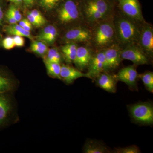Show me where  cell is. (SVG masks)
<instances>
[{
    "instance_id": "cell-1",
    "label": "cell",
    "mask_w": 153,
    "mask_h": 153,
    "mask_svg": "<svg viewBox=\"0 0 153 153\" xmlns=\"http://www.w3.org/2000/svg\"><path fill=\"white\" fill-rule=\"evenodd\" d=\"M113 21L117 44L120 47L136 44L143 22H137L121 14L119 11L113 15Z\"/></svg>"
},
{
    "instance_id": "cell-2",
    "label": "cell",
    "mask_w": 153,
    "mask_h": 153,
    "mask_svg": "<svg viewBox=\"0 0 153 153\" xmlns=\"http://www.w3.org/2000/svg\"><path fill=\"white\" fill-rule=\"evenodd\" d=\"M91 38L88 45L95 51L104 50L117 43L113 16L91 27Z\"/></svg>"
},
{
    "instance_id": "cell-3",
    "label": "cell",
    "mask_w": 153,
    "mask_h": 153,
    "mask_svg": "<svg viewBox=\"0 0 153 153\" xmlns=\"http://www.w3.org/2000/svg\"><path fill=\"white\" fill-rule=\"evenodd\" d=\"M81 9L85 24L90 27L112 16L114 12L108 0H85Z\"/></svg>"
},
{
    "instance_id": "cell-4",
    "label": "cell",
    "mask_w": 153,
    "mask_h": 153,
    "mask_svg": "<svg viewBox=\"0 0 153 153\" xmlns=\"http://www.w3.org/2000/svg\"><path fill=\"white\" fill-rule=\"evenodd\" d=\"M57 18L63 25L80 22L85 24L82 9L73 0H66L57 12Z\"/></svg>"
},
{
    "instance_id": "cell-5",
    "label": "cell",
    "mask_w": 153,
    "mask_h": 153,
    "mask_svg": "<svg viewBox=\"0 0 153 153\" xmlns=\"http://www.w3.org/2000/svg\"><path fill=\"white\" fill-rule=\"evenodd\" d=\"M136 45L150 59L153 56V27L149 23L145 21L141 29Z\"/></svg>"
},
{
    "instance_id": "cell-6",
    "label": "cell",
    "mask_w": 153,
    "mask_h": 153,
    "mask_svg": "<svg viewBox=\"0 0 153 153\" xmlns=\"http://www.w3.org/2000/svg\"><path fill=\"white\" fill-rule=\"evenodd\" d=\"M130 112L133 119L144 124H152L153 123V107L147 102H140L131 105Z\"/></svg>"
},
{
    "instance_id": "cell-7",
    "label": "cell",
    "mask_w": 153,
    "mask_h": 153,
    "mask_svg": "<svg viewBox=\"0 0 153 153\" xmlns=\"http://www.w3.org/2000/svg\"><path fill=\"white\" fill-rule=\"evenodd\" d=\"M91 38V29L86 24H82L67 30L63 36L66 43H86L89 44Z\"/></svg>"
},
{
    "instance_id": "cell-8",
    "label": "cell",
    "mask_w": 153,
    "mask_h": 153,
    "mask_svg": "<svg viewBox=\"0 0 153 153\" xmlns=\"http://www.w3.org/2000/svg\"><path fill=\"white\" fill-rule=\"evenodd\" d=\"M120 48L122 60H130L135 66L149 63L151 59L136 44H129Z\"/></svg>"
},
{
    "instance_id": "cell-9",
    "label": "cell",
    "mask_w": 153,
    "mask_h": 153,
    "mask_svg": "<svg viewBox=\"0 0 153 153\" xmlns=\"http://www.w3.org/2000/svg\"><path fill=\"white\" fill-rule=\"evenodd\" d=\"M119 12L129 19L143 22L145 20L143 16L141 7L138 0H117Z\"/></svg>"
},
{
    "instance_id": "cell-10",
    "label": "cell",
    "mask_w": 153,
    "mask_h": 153,
    "mask_svg": "<svg viewBox=\"0 0 153 153\" xmlns=\"http://www.w3.org/2000/svg\"><path fill=\"white\" fill-rule=\"evenodd\" d=\"M121 48L117 43L113 44L104 49L105 65L104 71H112L117 68L121 62Z\"/></svg>"
},
{
    "instance_id": "cell-11",
    "label": "cell",
    "mask_w": 153,
    "mask_h": 153,
    "mask_svg": "<svg viewBox=\"0 0 153 153\" xmlns=\"http://www.w3.org/2000/svg\"><path fill=\"white\" fill-rule=\"evenodd\" d=\"M104 65V50L95 51V53H93L87 68V73L90 79H95L99 74L103 72Z\"/></svg>"
},
{
    "instance_id": "cell-12",
    "label": "cell",
    "mask_w": 153,
    "mask_h": 153,
    "mask_svg": "<svg viewBox=\"0 0 153 153\" xmlns=\"http://www.w3.org/2000/svg\"><path fill=\"white\" fill-rule=\"evenodd\" d=\"M135 65H130L121 69L115 76L117 80L124 82L131 88H137L139 76Z\"/></svg>"
},
{
    "instance_id": "cell-13",
    "label": "cell",
    "mask_w": 153,
    "mask_h": 153,
    "mask_svg": "<svg viewBox=\"0 0 153 153\" xmlns=\"http://www.w3.org/2000/svg\"><path fill=\"white\" fill-rule=\"evenodd\" d=\"M93 52L92 48L87 46H78L74 63L80 71L87 68Z\"/></svg>"
},
{
    "instance_id": "cell-14",
    "label": "cell",
    "mask_w": 153,
    "mask_h": 153,
    "mask_svg": "<svg viewBox=\"0 0 153 153\" xmlns=\"http://www.w3.org/2000/svg\"><path fill=\"white\" fill-rule=\"evenodd\" d=\"M60 76L61 79L68 84L72 83L74 80L80 77H87L90 79L87 73H83L79 69L66 65L61 66Z\"/></svg>"
},
{
    "instance_id": "cell-15",
    "label": "cell",
    "mask_w": 153,
    "mask_h": 153,
    "mask_svg": "<svg viewBox=\"0 0 153 153\" xmlns=\"http://www.w3.org/2000/svg\"><path fill=\"white\" fill-rule=\"evenodd\" d=\"M97 85L100 87L111 93L116 91V78L108 72H101L95 78Z\"/></svg>"
},
{
    "instance_id": "cell-16",
    "label": "cell",
    "mask_w": 153,
    "mask_h": 153,
    "mask_svg": "<svg viewBox=\"0 0 153 153\" xmlns=\"http://www.w3.org/2000/svg\"><path fill=\"white\" fill-rule=\"evenodd\" d=\"M78 47V44L76 43H68L61 47L62 55L66 62L74 63Z\"/></svg>"
},
{
    "instance_id": "cell-17",
    "label": "cell",
    "mask_w": 153,
    "mask_h": 153,
    "mask_svg": "<svg viewBox=\"0 0 153 153\" xmlns=\"http://www.w3.org/2000/svg\"><path fill=\"white\" fill-rule=\"evenodd\" d=\"M0 93V126L4 125L7 121L11 109V105L8 98Z\"/></svg>"
},
{
    "instance_id": "cell-18",
    "label": "cell",
    "mask_w": 153,
    "mask_h": 153,
    "mask_svg": "<svg viewBox=\"0 0 153 153\" xmlns=\"http://www.w3.org/2000/svg\"><path fill=\"white\" fill-rule=\"evenodd\" d=\"M4 30L5 32L9 35L27 37L31 40H33V36L31 35L30 32L26 31L18 24L7 25L4 27Z\"/></svg>"
},
{
    "instance_id": "cell-19",
    "label": "cell",
    "mask_w": 153,
    "mask_h": 153,
    "mask_svg": "<svg viewBox=\"0 0 153 153\" xmlns=\"http://www.w3.org/2000/svg\"><path fill=\"white\" fill-rule=\"evenodd\" d=\"M108 152L105 145L97 141H88L83 147V152L85 153H105Z\"/></svg>"
},
{
    "instance_id": "cell-20",
    "label": "cell",
    "mask_w": 153,
    "mask_h": 153,
    "mask_svg": "<svg viewBox=\"0 0 153 153\" xmlns=\"http://www.w3.org/2000/svg\"><path fill=\"white\" fill-rule=\"evenodd\" d=\"M48 74L50 76L55 78L61 79L60 76L61 66L60 63L49 62L44 60Z\"/></svg>"
},
{
    "instance_id": "cell-21",
    "label": "cell",
    "mask_w": 153,
    "mask_h": 153,
    "mask_svg": "<svg viewBox=\"0 0 153 153\" xmlns=\"http://www.w3.org/2000/svg\"><path fill=\"white\" fill-rule=\"evenodd\" d=\"M30 49L32 52L40 55H45L48 50L47 44L39 40L33 41Z\"/></svg>"
},
{
    "instance_id": "cell-22",
    "label": "cell",
    "mask_w": 153,
    "mask_h": 153,
    "mask_svg": "<svg viewBox=\"0 0 153 153\" xmlns=\"http://www.w3.org/2000/svg\"><path fill=\"white\" fill-rule=\"evenodd\" d=\"M47 53V55L44 60L57 63H61L62 61V55L57 48H51L48 50Z\"/></svg>"
},
{
    "instance_id": "cell-23",
    "label": "cell",
    "mask_w": 153,
    "mask_h": 153,
    "mask_svg": "<svg viewBox=\"0 0 153 153\" xmlns=\"http://www.w3.org/2000/svg\"><path fill=\"white\" fill-rule=\"evenodd\" d=\"M142 80L145 87L150 92H153V72L148 71L139 75Z\"/></svg>"
},
{
    "instance_id": "cell-24",
    "label": "cell",
    "mask_w": 153,
    "mask_h": 153,
    "mask_svg": "<svg viewBox=\"0 0 153 153\" xmlns=\"http://www.w3.org/2000/svg\"><path fill=\"white\" fill-rule=\"evenodd\" d=\"M11 79L0 73V93H6L13 88Z\"/></svg>"
},
{
    "instance_id": "cell-25",
    "label": "cell",
    "mask_w": 153,
    "mask_h": 153,
    "mask_svg": "<svg viewBox=\"0 0 153 153\" xmlns=\"http://www.w3.org/2000/svg\"><path fill=\"white\" fill-rule=\"evenodd\" d=\"M61 0H40L41 5L46 10H48L55 8Z\"/></svg>"
},
{
    "instance_id": "cell-26",
    "label": "cell",
    "mask_w": 153,
    "mask_h": 153,
    "mask_svg": "<svg viewBox=\"0 0 153 153\" xmlns=\"http://www.w3.org/2000/svg\"><path fill=\"white\" fill-rule=\"evenodd\" d=\"M114 153H140V149L136 146H129L126 147L116 149Z\"/></svg>"
},
{
    "instance_id": "cell-27",
    "label": "cell",
    "mask_w": 153,
    "mask_h": 153,
    "mask_svg": "<svg viewBox=\"0 0 153 153\" xmlns=\"http://www.w3.org/2000/svg\"><path fill=\"white\" fill-rule=\"evenodd\" d=\"M55 27L52 25H49L45 27L36 37V39L39 41H44V39L49 36V34Z\"/></svg>"
},
{
    "instance_id": "cell-28",
    "label": "cell",
    "mask_w": 153,
    "mask_h": 153,
    "mask_svg": "<svg viewBox=\"0 0 153 153\" xmlns=\"http://www.w3.org/2000/svg\"><path fill=\"white\" fill-rule=\"evenodd\" d=\"M2 46L5 49L7 50H10L13 49L15 46V43H14L13 38L10 36H8L4 38L3 40Z\"/></svg>"
},
{
    "instance_id": "cell-29",
    "label": "cell",
    "mask_w": 153,
    "mask_h": 153,
    "mask_svg": "<svg viewBox=\"0 0 153 153\" xmlns=\"http://www.w3.org/2000/svg\"><path fill=\"white\" fill-rule=\"evenodd\" d=\"M8 12H9L12 16L16 19L17 22H19L22 19V15L20 13V11L18 9L16 8L15 6L11 5L7 10Z\"/></svg>"
},
{
    "instance_id": "cell-30",
    "label": "cell",
    "mask_w": 153,
    "mask_h": 153,
    "mask_svg": "<svg viewBox=\"0 0 153 153\" xmlns=\"http://www.w3.org/2000/svg\"><path fill=\"white\" fill-rule=\"evenodd\" d=\"M30 13L37 20H38L40 22L42 26L46 23V21L45 18H44V16H42V14H41V13L38 10L35 9V10H33L31 11Z\"/></svg>"
},
{
    "instance_id": "cell-31",
    "label": "cell",
    "mask_w": 153,
    "mask_h": 153,
    "mask_svg": "<svg viewBox=\"0 0 153 153\" xmlns=\"http://www.w3.org/2000/svg\"><path fill=\"white\" fill-rule=\"evenodd\" d=\"M19 25L28 32H30L33 28V25L27 19H22L19 21Z\"/></svg>"
},
{
    "instance_id": "cell-32",
    "label": "cell",
    "mask_w": 153,
    "mask_h": 153,
    "mask_svg": "<svg viewBox=\"0 0 153 153\" xmlns=\"http://www.w3.org/2000/svg\"><path fill=\"white\" fill-rule=\"evenodd\" d=\"M13 38L16 47H22L25 45V41L24 37L14 36Z\"/></svg>"
},
{
    "instance_id": "cell-33",
    "label": "cell",
    "mask_w": 153,
    "mask_h": 153,
    "mask_svg": "<svg viewBox=\"0 0 153 153\" xmlns=\"http://www.w3.org/2000/svg\"><path fill=\"white\" fill-rule=\"evenodd\" d=\"M27 19L29 20L32 25L35 27H39L42 26L40 22L37 20L30 13H29L27 16Z\"/></svg>"
},
{
    "instance_id": "cell-34",
    "label": "cell",
    "mask_w": 153,
    "mask_h": 153,
    "mask_svg": "<svg viewBox=\"0 0 153 153\" xmlns=\"http://www.w3.org/2000/svg\"><path fill=\"white\" fill-rule=\"evenodd\" d=\"M5 18L7 22H8L10 25L17 24L16 20L7 11L5 14Z\"/></svg>"
},
{
    "instance_id": "cell-35",
    "label": "cell",
    "mask_w": 153,
    "mask_h": 153,
    "mask_svg": "<svg viewBox=\"0 0 153 153\" xmlns=\"http://www.w3.org/2000/svg\"><path fill=\"white\" fill-rule=\"evenodd\" d=\"M4 13L2 8L0 6V27L2 25L3 19H4Z\"/></svg>"
},
{
    "instance_id": "cell-36",
    "label": "cell",
    "mask_w": 153,
    "mask_h": 153,
    "mask_svg": "<svg viewBox=\"0 0 153 153\" xmlns=\"http://www.w3.org/2000/svg\"><path fill=\"white\" fill-rule=\"evenodd\" d=\"M25 4L28 7H30L33 5L35 0H23Z\"/></svg>"
},
{
    "instance_id": "cell-37",
    "label": "cell",
    "mask_w": 153,
    "mask_h": 153,
    "mask_svg": "<svg viewBox=\"0 0 153 153\" xmlns=\"http://www.w3.org/2000/svg\"><path fill=\"white\" fill-rule=\"evenodd\" d=\"M9 1L11 2L14 3L16 4L19 5L21 4L23 1V0H9Z\"/></svg>"
},
{
    "instance_id": "cell-38",
    "label": "cell",
    "mask_w": 153,
    "mask_h": 153,
    "mask_svg": "<svg viewBox=\"0 0 153 153\" xmlns=\"http://www.w3.org/2000/svg\"><path fill=\"white\" fill-rule=\"evenodd\" d=\"M108 1H114V0H108Z\"/></svg>"
},
{
    "instance_id": "cell-39",
    "label": "cell",
    "mask_w": 153,
    "mask_h": 153,
    "mask_svg": "<svg viewBox=\"0 0 153 153\" xmlns=\"http://www.w3.org/2000/svg\"><path fill=\"white\" fill-rule=\"evenodd\" d=\"M0 44H1V37H0Z\"/></svg>"
}]
</instances>
